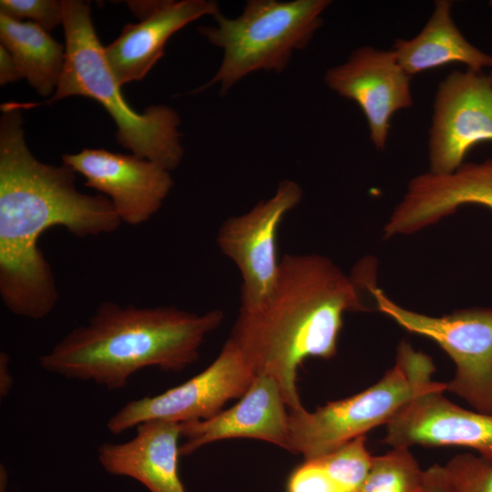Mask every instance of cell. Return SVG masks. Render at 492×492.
<instances>
[{"instance_id": "obj_1", "label": "cell", "mask_w": 492, "mask_h": 492, "mask_svg": "<svg viewBox=\"0 0 492 492\" xmlns=\"http://www.w3.org/2000/svg\"><path fill=\"white\" fill-rule=\"evenodd\" d=\"M0 118V297L14 315L40 320L58 301L49 262L38 241L55 226L78 238L116 231L122 222L104 195L85 194L68 165L38 160L23 129V109L2 105Z\"/></svg>"}, {"instance_id": "obj_2", "label": "cell", "mask_w": 492, "mask_h": 492, "mask_svg": "<svg viewBox=\"0 0 492 492\" xmlns=\"http://www.w3.org/2000/svg\"><path fill=\"white\" fill-rule=\"evenodd\" d=\"M360 282L319 254H286L276 284L259 307L240 309L229 340L241 352L256 375L273 378L289 411L304 408L297 372L309 357L335 355L347 312L366 310Z\"/></svg>"}, {"instance_id": "obj_3", "label": "cell", "mask_w": 492, "mask_h": 492, "mask_svg": "<svg viewBox=\"0 0 492 492\" xmlns=\"http://www.w3.org/2000/svg\"><path fill=\"white\" fill-rule=\"evenodd\" d=\"M223 319L218 309L200 314L105 301L85 324L42 354L39 365L67 379L118 390L145 368L180 372L194 364L206 337Z\"/></svg>"}, {"instance_id": "obj_4", "label": "cell", "mask_w": 492, "mask_h": 492, "mask_svg": "<svg viewBox=\"0 0 492 492\" xmlns=\"http://www.w3.org/2000/svg\"><path fill=\"white\" fill-rule=\"evenodd\" d=\"M62 26L64 70L55 93L38 105H50L71 96L95 99L115 121L119 144L169 171L176 169L184 155L179 114L165 105L149 106L138 113L128 104L97 36L88 3L63 0Z\"/></svg>"}, {"instance_id": "obj_5", "label": "cell", "mask_w": 492, "mask_h": 492, "mask_svg": "<svg viewBox=\"0 0 492 492\" xmlns=\"http://www.w3.org/2000/svg\"><path fill=\"white\" fill-rule=\"evenodd\" d=\"M330 0H249L231 18L219 12L216 25L199 32L222 50L220 65L210 81L196 89L219 85L224 95L242 78L258 72H282L295 51L304 49L323 24Z\"/></svg>"}, {"instance_id": "obj_6", "label": "cell", "mask_w": 492, "mask_h": 492, "mask_svg": "<svg viewBox=\"0 0 492 492\" xmlns=\"http://www.w3.org/2000/svg\"><path fill=\"white\" fill-rule=\"evenodd\" d=\"M435 370L430 356L402 342L395 365L372 386L313 412L289 411L287 451L311 459L387 425L416 396L446 391V383L432 380Z\"/></svg>"}, {"instance_id": "obj_7", "label": "cell", "mask_w": 492, "mask_h": 492, "mask_svg": "<svg viewBox=\"0 0 492 492\" xmlns=\"http://www.w3.org/2000/svg\"><path fill=\"white\" fill-rule=\"evenodd\" d=\"M366 286L381 313L408 332L431 339L450 356L456 374L446 390L474 410L492 414V309L434 317L398 305L372 282Z\"/></svg>"}, {"instance_id": "obj_8", "label": "cell", "mask_w": 492, "mask_h": 492, "mask_svg": "<svg viewBox=\"0 0 492 492\" xmlns=\"http://www.w3.org/2000/svg\"><path fill=\"white\" fill-rule=\"evenodd\" d=\"M255 376L244 355L228 339L216 359L200 374L161 394L127 402L109 417L107 428L118 435L150 420L184 423L210 418L228 401L241 398Z\"/></svg>"}, {"instance_id": "obj_9", "label": "cell", "mask_w": 492, "mask_h": 492, "mask_svg": "<svg viewBox=\"0 0 492 492\" xmlns=\"http://www.w3.org/2000/svg\"><path fill=\"white\" fill-rule=\"evenodd\" d=\"M302 198L301 186L292 179H283L271 198L243 214L228 218L220 227L218 247L241 276L240 309L257 308L272 293L281 261L277 251L279 227Z\"/></svg>"}, {"instance_id": "obj_10", "label": "cell", "mask_w": 492, "mask_h": 492, "mask_svg": "<svg viewBox=\"0 0 492 492\" xmlns=\"http://www.w3.org/2000/svg\"><path fill=\"white\" fill-rule=\"evenodd\" d=\"M433 108L429 172L451 173L474 146L492 141V83L482 72L448 74L437 87Z\"/></svg>"}, {"instance_id": "obj_11", "label": "cell", "mask_w": 492, "mask_h": 492, "mask_svg": "<svg viewBox=\"0 0 492 492\" xmlns=\"http://www.w3.org/2000/svg\"><path fill=\"white\" fill-rule=\"evenodd\" d=\"M323 78L332 91L357 104L366 118L371 142L384 150L392 117L413 105L412 77L393 51L357 47L343 63L328 68Z\"/></svg>"}, {"instance_id": "obj_12", "label": "cell", "mask_w": 492, "mask_h": 492, "mask_svg": "<svg viewBox=\"0 0 492 492\" xmlns=\"http://www.w3.org/2000/svg\"><path fill=\"white\" fill-rule=\"evenodd\" d=\"M62 161L86 179V186L110 200L122 223L132 226L150 220L174 185L169 170L133 154L83 149L63 155Z\"/></svg>"}, {"instance_id": "obj_13", "label": "cell", "mask_w": 492, "mask_h": 492, "mask_svg": "<svg viewBox=\"0 0 492 492\" xmlns=\"http://www.w3.org/2000/svg\"><path fill=\"white\" fill-rule=\"evenodd\" d=\"M128 5L140 21L126 25L119 36L104 47L120 86L141 80L163 56L166 43L177 31L220 12L212 0L132 1Z\"/></svg>"}, {"instance_id": "obj_14", "label": "cell", "mask_w": 492, "mask_h": 492, "mask_svg": "<svg viewBox=\"0 0 492 492\" xmlns=\"http://www.w3.org/2000/svg\"><path fill=\"white\" fill-rule=\"evenodd\" d=\"M384 442L394 447L464 446L492 461V414L465 409L441 391L409 402L387 425Z\"/></svg>"}, {"instance_id": "obj_15", "label": "cell", "mask_w": 492, "mask_h": 492, "mask_svg": "<svg viewBox=\"0 0 492 492\" xmlns=\"http://www.w3.org/2000/svg\"><path fill=\"white\" fill-rule=\"evenodd\" d=\"M466 204L492 210V159L463 163L451 173L427 171L412 179L384 229V237L416 232Z\"/></svg>"}, {"instance_id": "obj_16", "label": "cell", "mask_w": 492, "mask_h": 492, "mask_svg": "<svg viewBox=\"0 0 492 492\" xmlns=\"http://www.w3.org/2000/svg\"><path fill=\"white\" fill-rule=\"evenodd\" d=\"M180 456H187L215 441L255 438L288 449L289 408L279 384L258 374L240 401L214 416L180 423Z\"/></svg>"}, {"instance_id": "obj_17", "label": "cell", "mask_w": 492, "mask_h": 492, "mask_svg": "<svg viewBox=\"0 0 492 492\" xmlns=\"http://www.w3.org/2000/svg\"><path fill=\"white\" fill-rule=\"evenodd\" d=\"M123 443H103L97 458L109 474L132 477L150 492H185L178 471L180 423L150 420Z\"/></svg>"}, {"instance_id": "obj_18", "label": "cell", "mask_w": 492, "mask_h": 492, "mask_svg": "<svg viewBox=\"0 0 492 492\" xmlns=\"http://www.w3.org/2000/svg\"><path fill=\"white\" fill-rule=\"evenodd\" d=\"M452 7L450 0L435 1L432 15L415 36L395 41L391 50L409 76L453 63L477 72L492 68V56L472 45L456 26Z\"/></svg>"}, {"instance_id": "obj_19", "label": "cell", "mask_w": 492, "mask_h": 492, "mask_svg": "<svg viewBox=\"0 0 492 492\" xmlns=\"http://www.w3.org/2000/svg\"><path fill=\"white\" fill-rule=\"evenodd\" d=\"M0 39L21 77L41 96L54 94L64 70L66 46L35 23L4 15H0Z\"/></svg>"}, {"instance_id": "obj_20", "label": "cell", "mask_w": 492, "mask_h": 492, "mask_svg": "<svg viewBox=\"0 0 492 492\" xmlns=\"http://www.w3.org/2000/svg\"><path fill=\"white\" fill-rule=\"evenodd\" d=\"M422 470L408 448L394 447L374 456L369 473L359 492H423Z\"/></svg>"}, {"instance_id": "obj_21", "label": "cell", "mask_w": 492, "mask_h": 492, "mask_svg": "<svg viewBox=\"0 0 492 492\" xmlns=\"http://www.w3.org/2000/svg\"><path fill=\"white\" fill-rule=\"evenodd\" d=\"M457 492H492V461L470 453L460 454L444 466Z\"/></svg>"}, {"instance_id": "obj_22", "label": "cell", "mask_w": 492, "mask_h": 492, "mask_svg": "<svg viewBox=\"0 0 492 492\" xmlns=\"http://www.w3.org/2000/svg\"><path fill=\"white\" fill-rule=\"evenodd\" d=\"M0 15L35 23L48 33L63 23V1L1 0Z\"/></svg>"}, {"instance_id": "obj_23", "label": "cell", "mask_w": 492, "mask_h": 492, "mask_svg": "<svg viewBox=\"0 0 492 492\" xmlns=\"http://www.w3.org/2000/svg\"><path fill=\"white\" fill-rule=\"evenodd\" d=\"M287 492H349L323 466L318 457L305 459L290 475Z\"/></svg>"}, {"instance_id": "obj_24", "label": "cell", "mask_w": 492, "mask_h": 492, "mask_svg": "<svg viewBox=\"0 0 492 492\" xmlns=\"http://www.w3.org/2000/svg\"><path fill=\"white\" fill-rule=\"evenodd\" d=\"M423 492H457L449 481L444 466L433 465L425 470Z\"/></svg>"}, {"instance_id": "obj_25", "label": "cell", "mask_w": 492, "mask_h": 492, "mask_svg": "<svg viewBox=\"0 0 492 492\" xmlns=\"http://www.w3.org/2000/svg\"><path fill=\"white\" fill-rule=\"evenodd\" d=\"M22 78L16 64L5 46H0V84L2 86Z\"/></svg>"}, {"instance_id": "obj_26", "label": "cell", "mask_w": 492, "mask_h": 492, "mask_svg": "<svg viewBox=\"0 0 492 492\" xmlns=\"http://www.w3.org/2000/svg\"><path fill=\"white\" fill-rule=\"evenodd\" d=\"M14 385V378L10 371V355L6 352L0 354V397H6Z\"/></svg>"}, {"instance_id": "obj_27", "label": "cell", "mask_w": 492, "mask_h": 492, "mask_svg": "<svg viewBox=\"0 0 492 492\" xmlns=\"http://www.w3.org/2000/svg\"><path fill=\"white\" fill-rule=\"evenodd\" d=\"M488 77H489V79H490V81H491V83H492V68H491V71H490V73H489V75H488Z\"/></svg>"}, {"instance_id": "obj_28", "label": "cell", "mask_w": 492, "mask_h": 492, "mask_svg": "<svg viewBox=\"0 0 492 492\" xmlns=\"http://www.w3.org/2000/svg\"><path fill=\"white\" fill-rule=\"evenodd\" d=\"M489 6L492 9V1L489 2Z\"/></svg>"}]
</instances>
